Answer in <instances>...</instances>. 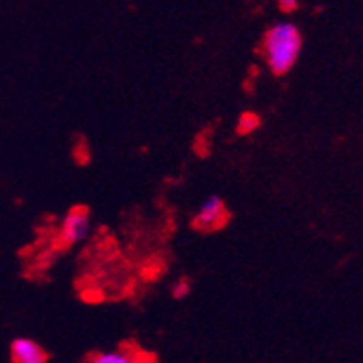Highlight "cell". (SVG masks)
Instances as JSON below:
<instances>
[{
  "instance_id": "cell-1",
  "label": "cell",
  "mask_w": 363,
  "mask_h": 363,
  "mask_svg": "<svg viewBox=\"0 0 363 363\" xmlns=\"http://www.w3.org/2000/svg\"><path fill=\"white\" fill-rule=\"evenodd\" d=\"M300 48H302V36L298 28L293 24L273 26L264 38L267 65L277 76L288 72L295 65Z\"/></svg>"
},
{
  "instance_id": "cell-8",
  "label": "cell",
  "mask_w": 363,
  "mask_h": 363,
  "mask_svg": "<svg viewBox=\"0 0 363 363\" xmlns=\"http://www.w3.org/2000/svg\"><path fill=\"white\" fill-rule=\"evenodd\" d=\"M279 6L284 13H291L298 8V0H279Z\"/></svg>"
},
{
  "instance_id": "cell-7",
  "label": "cell",
  "mask_w": 363,
  "mask_h": 363,
  "mask_svg": "<svg viewBox=\"0 0 363 363\" xmlns=\"http://www.w3.org/2000/svg\"><path fill=\"white\" fill-rule=\"evenodd\" d=\"M190 289H192V286H190V282H188L186 279H181V280H177L176 284H174V289H172V295L176 296V298H184V296H188V293H190Z\"/></svg>"
},
{
  "instance_id": "cell-6",
  "label": "cell",
  "mask_w": 363,
  "mask_h": 363,
  "mask_svg": "<svg viewBox=\"0 0 363 363\" xmlns=\"http://www.w3.org/2000/svg\"><path fill=\"white\" fill-rule=\"evenodd\" d=\"M259 125L260 118L257 116L255 112H244L239 120V125H237V132H239L240 136H246V134H252Z\"/></svg>"
},
{
  "instance_id": "cell-2",
  "label": "cell",
  "mask_w": 363,
  "mask_h": 363,
  "mask_svg": "<svg viewBox=\"0 0 363 363\" xmlns=\"http://www.w3.org/2000/svg\"><path fill=\"white\" fill-rule=\"evenodd\" d=\"M230 212L226 210V204L220 197L213 196L206 201V203L201 206L199 213L194 219L192 226L201 232H216L220 228L226 226V223L230 220Z\"/></svg>"
},
{
  "instance_id": "cell-4",
  "label": "cell",
  "mask_w": 363,
  "mask_h": 363,
  "mask_svg": "<svg viewBox=\"0 0 363 363\" xmlns=\"http://www.w3.org/2000/svg\"><path fill=\"white\" fill-rule=\"evenodd\" d=\"M11 359L15 363H44L49 354L33 340L18 338L11 345Z\"/></svg>"
},
{
  "instance_id": "cell-3",
  "label": "cell",
  "mask_w": 363,
  "mask_h": 363,
  "mask_svg": "<svg viewBox=\"0 0 363 363\" xmlns=\"http://www.w3.org/2000/svg\"><path fill=\"white\" fill-rule=\"evenodd\" d=\"M89 223H91V213L87 206L71 208L62 226V244L71 246L84 239L89 232Z\"/></svg>"
},
{
  "instance_id": "cell-5",
  "label": "cell",
  "mask_w": 363,
  "mask_h": 363,
  "mask_svg": "<svg viewBox=\"0 0 363 363\" xmlns=\"http://www.w3.org/2000/svg\"><path fill=\"white\" fill-rule=\"evenodd\" d=\"M89 359L94 363H132V362H136V358L127 356V352H123V351L94 352L92 356H89Z\"/></svg>"
}]
</instances>
